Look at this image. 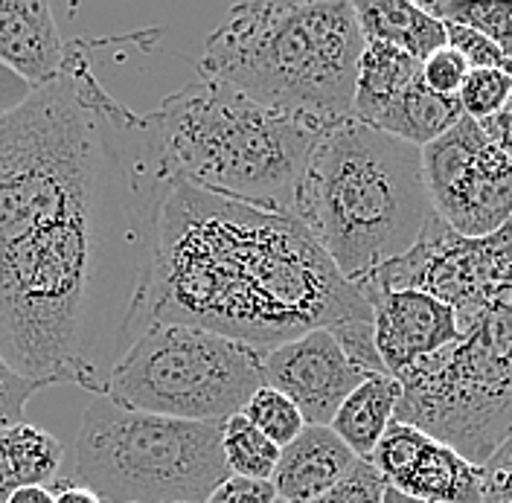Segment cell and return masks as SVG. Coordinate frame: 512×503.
I'll use <instances>...</instances> for the list:
<instances>
[{"label": "cell", "mask_w": 512, "mask_h": 503, "mask_svg": "<svg viewBox=\"0 0 512 503\" xmlns=\"http://www.w3.org/2000/svg\"><path fill=\"white\" fill-rule=\"evenodd\" d=\"M166 178L146 114L111 94L91 44L0 117V358L94 396L140 332Z\"/></svg>", "instance_id": "1"}, {"label": "cell", "mask_w": 512, "mask_h": 503, "mask_svg": "<svg viewBox=\"0 0 512 503\" xmlns=\"http://www.w3.org/2000/svg\"><path fill=\"white\" fill-rule=\"evenodd\" d=\"M355 320H373L370 303L294 216L172 187L160 207L149 323L268 352Z\"/></svg>", "instance_id": "2"}, {"label": "cell", "mask_w": 512, "mask_h": 503, "mask_svg": "<svg viewBox=\"0 0 512 503\" xmlns=\"http://www.w3.org/2000/svg\"><path fill=\"white\" fill-rule=\"evenodd\" d=\"M355 288H416L457 312L463 338L396 376L393 419L483 466L512 434V219L463 239L434 213L411 251Z\"/></svg>", "instance_id": "3"}, {"label": "cell", "mask_w": 512, "mask_h": 503, "mask_svg": "<svg viewBox=\"0 0 512 503\" xmlns=\"http://www.w3.org/2000/svg\"><path fill=\"white\" fill-rule=\"evenodd\" d=\"M364 35L350 0H259L207 35L198 73L318 128L352 120Z\"/></svg>", "instance_id": "4"}, {"label": "cell", "mask_w": 512, "mask_h": 503, "mask_svg": "<svg viewBox=\"0 0 512 503\" xmlns=\"http://www.w3.org/2000/svg\"><path fill=\"white\" fill-rule=\"evenodd\" d=\"M291 216L344 280L361 283L411 251L434 219L422 152L355 120L326 128L306 160Z\"/></svg>", "instance_id": "5"}, {"label": "cell", "mask_w": 512, "mask_h": 503, "mask_svg": "<svg viewBox=\"0 0 512 503\" xmlns=\"http://www.w3.org/2000/svg\"><path fill=\"white\" fill-rule=\"evenodd\" d=\"M172 187L291 216L306 160L326 128L271 111L198 76L146 114Z\"/></svg>", "instance_id": "6"}, {"label": "cell", "mask_w": 512, "mask_h": 503, "mask_svg": "<svg viewBox=\"0 0 512 503\" xmlns=\"http://www.w3.org/2000/svg\"><path fill=\"white\" fill-rule=\"evenodd\" d=\"M227 477L222 425L126 410L96 396L76 431V480L99 503H204Z\"/></svg>", "instance_id": "7"}, {"label": "cell", "mask_w": 512, "mask_h": 503, "mask_svg": "<svg viewBox=\"0 0 512 503\" xmlns=\"http://www.w3.org/2000/svg\"><path fill=\"white\" fill-rule=\"evenodd\" d=\"M262 355L224 335L149 323L105 381V399L126 410L222 425L265 384Z\"/></svg>", "instance_id": "8"}, {"label": "cell", "mask_w": 512, "mask_h": 503, "mask_svg": "<svg viewBox=\"0 0 512 503\" xmlns=\"http://www.w3.org/2000/svg\"><path fill=\"white\" fill-rule=\"evenodd\" d=\"M422 175L437 219L463 239H483L512 219V158L463 117L422 146Z\"/></svg>", "instance_id": "9"}, {"label": "cell", "mask_w": 512, "mask_h": 503, "mask_svg": "<svg viewBox=\"0 0 512 503\" xmlns=\"http://www.w3.org/2000/svg\"><path fill=\"white\" fill-rule=\"evenodd\" d=\"M262 378L303 413L306 425H329L352 390L367 381L329 329L306 332L262 355Z\"/></svg>", "instance_id": "10"}, {"label": "cell", "mask_w": 512, "mask_h": 503, "mask_svg": "<svg viewBox=\"0 0 512 503\" xmlns=\"http://www.w3.org/2000/svg\"><path fill=\"white\" fill-rule=\"evenodd\" d=\"M361 294L373 309L376 352L387 376H402L419 361L463 338L457 326V312L434 294L416 288H367Z\"/></svg>", "instance_id": "11"}, {"label": "cell", "mask_w": 512, "mask_h": 503, "mask_svg": "<svg viewBox=\"0 0 512 503\" xmlns=\"http://www.w3.org/2000/svg\"><path fill=\"white\" fill-rule=\"evenodd\" d=\"M64 62L67 41L44 0H0V64L41 88L62 73Z\"/></svg>", "instance_id": "12"}, {"label": "cell", "mask_w": 512, "mask_h": 503, "mask_svg": "<svg viewBox=\"0 0 512 503\" xmlns=\"http://www.w3.org/2000/svg\"><path fill=\"white\" fill-rule=\"evenodd\" d=\"M358 457L329 425H306L300 437L280 448L271 486L280 501L312 503L335 483H341Z\"/></svg>", "instance_id": "13"}, {"label": "cell", "mask_w": 512, "mask_h": 503, "mask_svg": "<svg viewBox=\"0 0 512 503\" xmlns=\"http://www.w3.org/2000/svg\"><path fill=\"white\" fill-rule=\"evenodd\" d=\"M480 466L425 434L411 463L387 486L425 503H480Z\"/></svg>", "instance_id": "14"}, {"label": "cell", "mask_w": 512, "mask_h": 503, "mask_svg": "<svg viewBox=\"0 0 512 503\" xmlns=\"http://www.w3.org/2000/svg\"><path fill=\"white\" fill-rule=\"evenodd\" d=\"M364 41L402 50L416 62L446 47V24L408 0H358L352 3Z\"/></svg>", "instance_id": "15"}, {"label": "cell", "mask_w": 512, "mask_h": 503, "mask_svg": "<svg viewBox=\"0 0 512 503\" xmlns=\"http://www.w3.org/2000/svg\"><path fill=\"white\" fill-rule=\"evenodd\" d=\"M422 76V62L405 56L396 47L379 41H367L358 59L355 96H352V120L361 126L376 128L384 114L399 102L416 79Z\"/></svg>", "instance_id": "16"}, {"label": "cell", "mask_w": 512, "mask_h": 503, "mask_svg": "<svg viewBox=\"0 0 512 503\" xmlns=\"http://www.w3.org/2000/svg\"><path fill=\"white\" fill-rule=\"evenodd\" d=\"M399 396H402V387L396 378L387 373L370 376L344 399V405L332 416L329 428L341 437V442L358 460H370L373 448L379 445L387 425L396 416Z\"/></svg>", "instance_id": "17"}, {"label": "cell", "mask_w": 512, "mask_h": 503, "mask_svg": "<svg viewBox=\"0 0 512 503\" xmlns=\"http://www.w3.org/2000/svg\"><path fill=\"white\" fill-rule=\"evenodd\" d=\"M62 457V442L38 425L21 419L0 428V503L24 486H50Z\"/></svg>", "instance_id": "18"}, {"label": "cell", "mask_w": 512, "mask_h": 503, "mask_svg": "<svg viewBox=\"0 0 512 503\" xmlns=\"http://www.w3.org/2000/svg\"><path fill=\"white\" fill-rule=\"evenodd\" d=\"M222 454L227 472L248 480H271L280 460V448L242 413L222 422Z\"/></svg>", "instance_id": "19"}, {"label": "cell", "mask_w": 512, "mask_h": 503, "mask_svg": "<svg viewBox=\"0 0 512 503\" xmlns=\"http://www.w3.org/2000/svg\"><path fill=\"white\" fill-rule=\"evenodd\" d=\"M428 15L463 24L486 35L507 59H512V0H425Z\"/></svg>", "instance_id": "20"}, {"label": "cell", "mask_w": 512, "mask_h": 503, "mask_svg": "<svg viewBox=\"0 0 512 503\" xmlns=\"http://www.w3.org/2000/svg\"><path fill=\"white\" fill-rule=\"evenodd\" d=\"M242 416L254 428H259L277 448H286L288 442L297 440L300 431L306 428V419L300 410L294 408V402L268 384H262L248 399V405L242 408Z\"/></svg>", "instance_id": "21"}, {"label": "cell", "mask_w": 512, "mask_h": 503, "mask_svg": "<svg viewBox=\"0 0 512 503\" xmlns=\"http://www.w3.org/2000/svg\"><path fill=\"white\" fill-rule=\"evenodd\" d=\"M512 94V76H507L504 70H469L463 79V88L457 94V102L463 108V117L469 120H486L492 114H498L504 108V102Z\"/></svg>", "instance_id": "22"}, {"label": "cell", "mask_w": 512, "mask_h": 503, "mask_svg": "<svg viewBox=\"0 0 512 503\" xmlns=\"http://www.w3.org/2000/svg\"><path fill=\"white\" fill-rule=\"evenodd\" d=\"M446 24V44L460 53V59L469 64V70H483V67H492V70H504L507 76H512V59H507L486 35L469 30L463 24Z\"/></svg>", "instance_id": "23"}, {"label": "cell", "mask_w": 512, "mask_h": 503, "mask_svg": "<svg viewBox=\"0 0 512 503\" xmlns=\"http://www.w3.org/2000/svg\"><path fill=\"white\" fill-rule=\"evenodd\" d=\"M387 480L373 469L370 460H358L352 472L335 483L329 492H323L312 503H382Z\"/></svg>", "instance_id": "24"}, {"label": "cell", "mask_w": 512, "mask_h": 503, "mask_svg": "<svg viewBox=\"0 0 512 503\" xmlns=\"http://www.w3.org/2000/svg\"><path fill=\"white\" fill-rule=\"evenodd\" d=\"M480 503H512V434L480 466Z\"/></svg>", "instance_id": "25"}, {"label": "cell", "mask_w": 512, "mask_h": 503, "mask_svg": "<svg viewBox=\"0 0 512 503\" xmlns=\"http://www.w3.org/2000/svg\"><path fill=\"white\" fill-rule=\"evenodd\" d=\"M469 73V64L460 59V53H454L451 47H443L437 53H431L425 62H422V79L425 85L440 96H454L460 94L463 88V79Z\"/></svg>", "instance_id": "26"}, {"label": "cell", "mask_w": 512, "mask_h": 503, "mask_svg": "<svg viewBox=\"0 0 512 503\" xmlns=\"http://www.w3.org/2000/svg\"><path fill=\"white\" fill-rule=\"evenodd\" d=\"M277 492L271 486V480H248V477H236L230 474L224 483L213 489V495L204 503H274Z\"/></svg>", "instance_id": "27"}, {"label": "cell", "mask_w": 512, "mask_h": 503, "mask_svg": "<svg viewBox=\"0 0 512 503\" xmlns=\"http://www.w3.org/2000/svg\"><path fill=\"white\" fill-rule=\"evenodd\" d=\"M41 387L30 378L12 376L0 378V428H9L15 422H21L24 405L32 399V393H38Z\"/></svg>", "instance_id": "28"}, {"label": "cell", "mask_w": 512, "mask_h": 503, "mask_svg": "<svg viewBox=\"0 0 512 503\" xmlns=\"http://www.w3.org/2000/svg\"><path fill=\"white\" fill-rule=\"evenodd\" d=\"M480 131L507 155L512 158V94L510 99L504 102V108L498 111V114H492V117H486V120H480L478 123Z\"/></svg>", "instance_id": "29"}, {"label": "cell", "mask_w": 512, "mask_h": 503, "mask_svg": "<svg viewBox=\"0 0 512 503\" xmlns=\"http://www.w3.org/2000/svg\"><path fill=\"white\" fill-rule=\"evenodd\" d=\"M30 94V85L18 73H12L6 64H0V117L12 114L18 105H24L30 99Z\"/></svg>", "instance_id": "30"}, {"label": "cell", "mask_w": 512, "mask_h": 503, "mask_svg": "<svg viewBox=\"0 0 512 503\" xmlns=\"http://www.w3.org/2000/svg\"><path fill=\"white\" fill-rule=\"evenodd\" d=\"M53 492V501L56 503H99L94 492L88 486H82L76 477H64V480H53L47 486Z\"/></svg>", "instance_id": "31"}, {"label": "cell", "mask_w": 512, "mask_h": 503, "mask_svg": "<svg viewBox=\"0 0 512 503\" xmlns=\"http://www.w3.org/2000/svg\"><path fill=\"white\" fill-rule=\"evenodd\" d=\"M6 503H56V501H53V492H50L47 486H24V489L12 492Z\"/></svg>", "instance_id": "32"}, {"label": "cell", "mask_w": 512, "mask_h": 503, "mask_svg": "<svg viewBox=\"0 0 512 503\" xmlns=\"http://www.w3.org/2000/svg\"><path fill=\"white\" fill-rule=\"evenodd\" d=\"M382 503H425V501H416V498H408V495L396 492L393 486H387V489H384V501Z\"/></svg>", "instance_id": "33"}, {"label": "cell", "mask_w": 512, "mask_h": 503, "mask_svg": "<svg viewBox=\"0 0 512 503\" xmlns=\"http://www.w3.org/2000/svg\"><path fill=\"white\" fill-rule=\"evenodd\" d=\"M12 376H18V373H15V370H12V367H9V364L0 358V378H12Z\"/></svg>", "instance_id": "34"}, {"label": "cell", "mask_w": 512, "mask_h": 503, "mask_svg": "<svg viewBox=\"0 0 512 503\" xmlns=\"http://www.w3.org/2000/svg\"><path fill=\"white\" fill-rule=\"evenodd\" d=\"M274 503H288V501H280V498H277V501H274Z\"/></svg>", "instance_id": "35"}]
</instances>
